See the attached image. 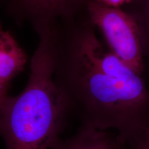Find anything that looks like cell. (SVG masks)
<instances>
[{"mask_svg":"<svg viewBox=\"0 0 149 149\" xmlns=\"http://www.w3.org/2000/svg\"><path fill=\"white\" fill-rule=\"evenodd\" d=\"M100 4L111 8H121L125 5H129L133 0H93Z\"/></svg>","mask_w":149,"mask_h":149,"instance_id":"obj_8","label":"cell"},{"mask_svg":"<svg viewBox=\"0 0 149 149\" xmlns=\"http://www.w3.org/2000/svg\"><path fill=\"white\" fill-rule=\"evenodd\" d=\"M88 10L91 22L101 30L110 51L137 74L144 76V48L135 17L127 11L93 0L88 3Z\"/></svg>","mask_w":149,"mask_h":149,"instance_id":"obj_3","label":"cell"},{"mask_svg":"<svg viewBox=\"0 0 149 149\" xmlns=\"http://www.w3.org/2000/svg\"><path fill=\"white\" fill-rule=\"evenodd\" d=\"M135 149H149V129L145 133L139 143L134 147Z\"/></svg>","mask_w":149,"mask_h":149,"instance_id":"obj_9","label":"cell"},{"mask_svg":"<svg viewBox=\"0 0 149 149\" xmlns=\"http://www.w3.org/2000/svg\"><path fill=\"white\" fill-rule=\"evenodd\" d=\"M8 86H7L0 85V114H1V110H2L3 106L6 100L8 95Z\"/></svg>","mask_w":149,"mask_h":149,"instance_id":"obj_10","label":"cell"},{"mask_svg":"<svg viewBox=\"0 0 149 149\" xmlns=\"http://www.w3.org/2000/svg\"><path fill=\"white\" fill-rule=\"evenodd\" d=\"M26 62L25 52L0 23V85L9 86L11 80L24 70Z\"/></svg>","mask_w":149,"mask_h":149,"instance_id":"obj_5","label":"cell"},{"mask_svg":"<svg viewBox=\"0 0 149 149\" xmlns=\"http://www.w3.org/2000/svg\"><path fill=\"white\" fill-rule=\"evenodd\" d=\"M128 6L127 12L135 17L139 25L144 57L149 59V0H133Z\"/></svg>","mask_w":149,"mask_h":149,"instance_id":"obj_6","label":"cell"},{"mask_svg":"<svg viewBox=\"0 0 149 149\" xmlns=\"http://www.w3.org/2000/svg\"><path fill=\"white\" fill-rule=\"evenodd\" d=\"M69 113L81 126L116 133L135 147L149 129V91L144 76L103 47L93 31L84 33L55 81Z\"/></svg>","mask_w":149,"mask_h":149,"instance_id":"obj_1","label":"cell"},{"mask_svg":"<svg viewBox=\"0 0 149 149\" xmlns=\"http://www.w3.org/2000/svg\"><path fill=\"white\" fill-rule=\"evenodd\" d=\"M124 144L114 131L81 126L74 135L60 139L52 149H121Z\"/></svg>","mask_w":149,"mask_h":149,"instance_id":"obj_4","label":"cell"},{"mask_svg":"<svg viewBox=\"0 0 149 149\" xmlns=\"http://www.w3.org/2000/svg\"><path fill=\"white\" fill-rule=\"evenodd\" d=\"M56 58L46 44L33 55L24 91L7 97L0 114V135L6 149H52L69 114L53 78Z\"/></svg>","mask_w":149,"mask_h":149,"instance_id":"obj_2","label":"cell"},{"mask_svg":"<svg viewBox=\"0 0 149 149\" xmlns=\"http://www.w3.org/2000/svg\"><path fill=\"white\" fill-rule=\"evenodd\" d=\"M121 149H135V148H133V147H130L129 146H128V145L124 144Z\"/></svg>","mask_w":149,"mask_h":149,"instance_id":"obj_11","label":"cell"},{"mask_svg":"<svg viewBox=\"0 0 149 149\" xmlns=\"http://www.w3.org/2000/svg\"><path fill=\"white\" fill-rule=\"evenodd\" d=\"M31 5L37 8L46 9L48 10H55L60 8L69 0H26Z\"/></svg>","mask_w":149,"mask_h":149,"instance_id":"obj_7","label":"cell"}]
</instances>
